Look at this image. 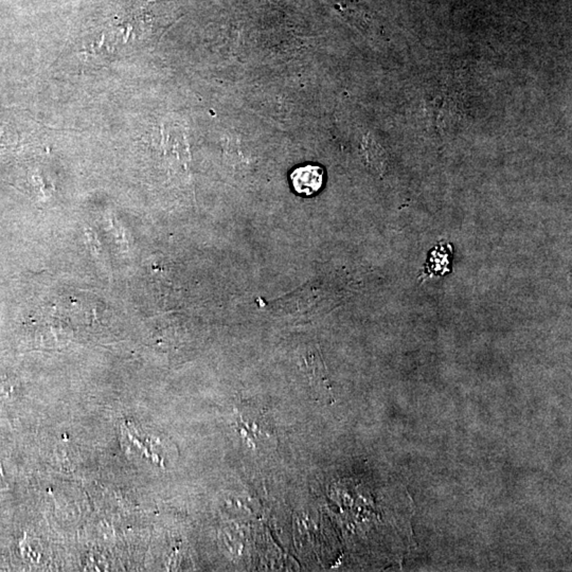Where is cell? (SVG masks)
I'll return each instance as SVG.
<instances>
[{
	"instance_id": "cell-2",
	"label": "cell",
	"mask_w": 572,
	"mask_h": 572,
	"mask_svg": "<svg viewBox=\"0 0 572 572\" xmlns=\"http://www.w3.org/2000/svg\"><path fill=\"white\" fill-rule=\"evenodd\" d=\"M440 251H434L432 253V260L430 261L437 262H432V266L428 270L430 272L443 274L445 270H448L447 268H448V264L451 261H447V260H451V253L443 248V247H440Z\"/></svg>"
},
{
	"instance_id": "cell-1",
	"label": "cell",
	"mask_w": 572,
	"mask_h": 572,
	"mask_svg": "<svg viewBox=\"0 0 572 572\" xmlns=\"http://www.w3.org/2000/svg\"><path fill=\"white\" fill-rule=\"evenodd\" d=\"M324 168L318 166H305L295 168L291 174L293 187L298 194L311 197L324 185Z\"/></svg>"
}]
</instances>
